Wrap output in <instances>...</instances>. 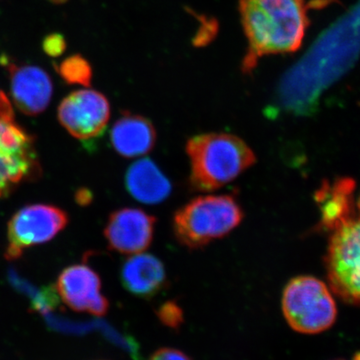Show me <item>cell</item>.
<instances>
[{
    "instance_id": "cell-19",
    "label": "cell",
    "mask_w": 360,
    "mask_h": 360,
    "mask_svg": "<svg viewBox=\"0 0 360 360\" xmlns=\"http://www.w3.org/2000/svg\"><path fill=\"white\" fill-rule=\"evenodd\" d=\"M42 47L45 53L51 58H58L65 53L66 41L65 37L58 33H52L45 37L42 42Z\"/></svg>"
},
{
    "instance_id": "cell-13",
    "label": "cell",
    "mask_w": 360,
    "mask_h": 360,
    "mask_svg": "<svg viewBox=\"0 0 360 360\" xmlns=\"http://www.w3.org/2000/svg\"><path fill=\"white\" fill-rule=\"evenodd\" d=\"M122 283L131 295L153 297L167 285V270L155 255L137 253L123 264Z\"/></svg>"
},
{
    "instance_id": "cell-9",
    "label": "cell",
    "mask_w": 360,
    "mask_h": 360,
    "mask_svg": "<svg viewBox=\"0 0 360 360\" xmlns=\"http://www.w3.org/2000/svg\"><path fill=\"white\" fill-rule=\"evenodd\" d=\"M58 116L59 122L72 136L89 141L103 134L110 122V104L96 90H77L59 104Z\"/></svg>"
},
{
    "instance_id": "cell-3",
    "label": "cell",
    "mask_w": 360,
    "mask_h": 360,
    "mask_svg": "<svg viewBox=\"0 0 360 360\" xmlns=\"http://www.w3.org/2000/svg\"><path fill=\"white\" fill-rule=\"evenodd\" d=\"M186 149L191 161V186L200 191L226 186L257 161L245 141L229 134L196 135L187 141Z\"/></svg>"
},
{
    "instance_id": "cell-21",
    "label": "cell",
    "mask_w": 360,
    "mask_h": 360,
    "mask_svg": "<svg viewBox=\"0 0 360 360\" xmlns=\"http://www.w3.org/2000/svg\"><path fill=\"white\" fill-rule=\"evenodd\" d=\"M0 120H14L13 105L2 90H0Z\"/></svg>"
},
{
    "instance_id": "cell-6",
    "label": "cell",
    "mask_w": 360,
    "mask_h": 360,
    "mask_svg": "<svg viewBox=\"0 0 360 360\" xmlns=\"http://www.w3.org/2000/svg\"><path fill=\"white\" fill-rule=\"evenodd\" d=\"M326 269L333 292L343 302L360 305V219L335 229L329 241Z\"/></svg>"
},
{
    "instance_id": "cell-16",
    "label": "cell",
    "mask_w": 360,
    "mask_h": 360,
    "mask_svg": "<svg viewBox=\"0 0 360 360\" xmlns=\"http://www.w3.org/2000/svg\"><path fill=\"white\" fill-rule=\"evenodd\" d=\"M354 188V179L348 177L322 184L315 194V200L321 210V227L335 231L352 220L350 217Z\"/></svg>"
},
{
    "instance_id": "cell-5",
    "label": "cell",
    "mask_w": 360,
    "mask_h": 360,
    "mask_svg": "<svg viewBox=\"0 0 360 360\" xmlns=\"http://www.w3.org/2000/svg\"><path fill=\"white\" fill-rule=\"evenodd\" d=\"M284 319L296 333L319 335L335 324L338 307L326 283L297 276L286 284L281 300Z\"/></svg>"
},
{
    "instance_id": "cell-18",
    "label": "cell",
    "mask_w": 360,
    "mask_h": 360,
    "mask_svg": "<svg viewBox=\"0 0 360 360\" xmlns=\"http://www.w3.org/2000/svg\"><path fill=\"white\" fill-rule=\"evenodd\" d=\"M156 314H158L161 323L165 324L168 328L176 330L184 323V311L176 304V302H167L163 303L156 311Z\"/></svg>"
},
{
    "instance_id": "cell-11",
    "label": "cell",
    "mask_w": 360,
    "mask_h": 360,
    "mask_svg": "<svg viewBox=\"0 0 360 360\" xmlns=\"http://www.w3.org/2000/svg\"><path fill=\"white\" fill-rule=\"evenodd\" d=\"M56 288L63 302L75 311L103 316L110 307L108 298L101 292V278L87 265H72L63 270Z\"/></svg>"
},
{
    "instance_id": "cell-17",
    "label": "cell",
    "mask_w": 360,
    "mask_h": 360,
    "mask_svg": "<svg viewBox=\"0 0 360 360\" xmlns=\"http://www.w3.org/2000/svg\"><path fill=\"white\" fill-rule=\"evenodd\" d=\"M56 70L61 78L68 84L82 85L89 87L91 84L92 70L89 61L80 56H72L65 58Z\"/></svg>"
},
{
    "instance_id": "cell-2",
    "label": "cell",
    "mask_w": 360,
    "mask_h": 360,
    "mask_svg": "<svg viewBox=\"0 0 360 360\" xmlns=\"http://www.w3.org/2000/svg\"><path fill=\"white\" fill-rule=\"evenodd\" d=\"M248 47L243 72L271 54L290 53L302 46L309 25L305 0H239Z\"/></svg>"
},
{
    "instance_id": "cell-14",
    "label": "cell",
    "mask_w": 360,
    "mask_h": 360,
    "mask_svg": "<svg viewBox=\"0 0 360 360\" xmlns=\"http://www.w3.org/2000/svg\"><path fill=\"white\" fill-rule=\"evenodd\" d=\"M110 139L116 153L123 158H139L155 148L156 131L143 116L127 113L113 124Z\"/></svg>"
},
{
    "instance_id": "cell-23",
    "label": "cell",
    "mask_w": 360,
    "mask_h": 360,
    "mask_svg": "<svg viewBox=\"0 0 360 360\" xmlns=\"http://www.w3.org/2000/svg\"><path fill=\"white\" fill-rule=\"evenodd\" d=\"M359 212H360V200H359Z\"/></svg>"
},
{
    "instance_id": "cell-20",
    "label": "cell",
    "mask_w": 360,
    "mask_h": 360,
    "mask_svg": "<svg viewBox=\"0 0 360 360\" xmlns=\"http://www.w3.org/2000/svg\"><path fill=\"white\" fill-rule=\"evenodd\" d=\"M148 360H193L181 350L172 347H161L150 355Z\"/></svg>"
},
{
    "instance_id": "cell-4",
    "label": "cell",
    "mask_w": 360,
    "mask_h": 360,
    "mask_svg": "<svg viewBox=\"0 0 360 360\" xmlns=\"http://www.w3.org/2000/svg\"><path fill=\"white\" fill-rule=\"evenodd\" d=\"M243 217V208L232 195L200 196L175 212V236L186 248L198 250L231 233Z\"/></svg>"
},
{
    "instance_id": "cell-8",
    "label": "cell",
    "mask_w": 360,
    "mask_h": 360,
    "mask_svg": "<svg viewBox=\"0 0 360 360\" xmlns=\"http://www.w3.org/2000/svg\"><path fill=\"white\" fill-rule=\"evenodd\" d=\"M68 224V213L56 206H25L9 220L6 258L16 259L27 248L51 240Z\"/></svg>"
},
{
    "instance_id": "cell-7",
    "label": "cell",
    "mask_w": 360,
    "mask_h": 360,
    "mask_svg": "<svg viewBox=\"0 0 360 360\" xmlns=\"http://www.w3.org/2000/svg\"><path fill=\"white\" fill-rule=\"evenodd\" d=\"M34 139L13 120H0V198L39 176Z\"/></svg>"
},
{
    "instance_id": "cell-22",
    "label": "cell",
    "mask_w": 360,
    "mask_h": 360,
    "mask_svg": "<svg viewBox=\"0 0 360 360\" xmlns=\"http://www.w3.org/2000/svg\"><path fill=\"white\" fill-rule=\"evenodd\" d=\"M49 1L52 2V4H63L68 1V0H49Z\"/></svg>"
},
{
    "instance_id": "cell-15",
    "label": "cell",
    "mask_w": 360,
    "mask_h": 360,
    "mask_svg": "<svg viewBox=\"0 0 360 360\" xmlns=\"http://www.w3.org/2000/svg\"><path fill=\"white\" fill-rule=\"evenodd\" d=\"M125 186L135 200L146 205H158L169 198L172 184L155 161L141 160L130 165Z\"/></svg>"
},
{
    "instance_id": "cell-10",
    "label": "cell",
    "mask_w": 360,
    "mask_h": 360,
    "mask_svg": "<svg viewBox=\"0 0 360 360\" xmlns=\"http://www.w3.org/2000/svg\"><path fill=\"white\" fill-rule=\"evenodd\" d=\"M156 219L139 208H122L111 213L104 229L110 250L137 255L148 250L155 236Z\"/></svg>"
},
{
    "instance_id": "cell-12",
    "label": "cell",
    "mask_w": 360,
    "mask_h": 360,
    "mask_svg": "<svg viewBox=\"0 0 360 360\" xmlns=\"http://www.w3.org/2000/svg\"><path fill=\"white\" fill-rule=\"evenodd\" d=\"M11 78V92L16 108L27 115H39L51 103L53 85L42 68L6 63Z\"/></svg>"
},
{
    "instance_id": "cell-1",
    "label": "cell",
    "mask_w": 360,
    "mask_h": 360,
    "mask_svg": "<svg viewBox=\"0 0 360 360\" xmlns=\"http://www.w3.org/2000/svg\"><path fill=\"white\" fill-rule=\"evenodd\" d=\"M359 51L360 4L288 75L281 94L284 106L295 112L310 110L321 90L349 68Z\"/></svg>"
}]
</instances>
